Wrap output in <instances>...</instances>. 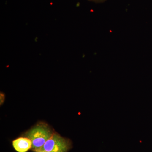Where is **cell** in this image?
Here are the masks:
<instances>
[{
  "mask_svg": "<svg viewBox=\"0 0 152 152\" xmlns=\"http://www.w3.org/2000/svg\"><path fill=\"white\" fill-rule=\"evenodd\" d=\"M14 149L18 152H27L31 149L32 143L29 139L22 137L14 140L12 142Z\"/></svg>",
  "mask_w": 152,
  "mask_h": 152,
  "instance_id": "cell-3",
  "label": "cell"
},
{
  "mask_svg": "<svg viewBox=\"0 0 152 152\" xmlns=\"http://www.w3.org/2000/svg\"><path fill=\"white\" fill-rule=\"evenodd\" d=\"M54 132L48 125L40 123L26 132L24 136L31 141V150L36 152L42 148Z\"/></svg>",
  "mask_w": 152,
  "mask_h": 152,
  "instance_id": "cell-1",
  "label": "cell"
},
{
  "mask_svg": "<svg viewBox=\"0 0 152 152\" xmlns=\"http://www.w3.org/2000/svg\"><path fill=\"white\" fill-rule=\"evenodd\" d=\"M35 152H48L46 151H44V150L40 149L38 150V151H36Z\"/></svg>",
  "mask_w": 152,
  "mask_h": 152,
  "instance_id": "cell-5",
  "label": "cell"
},
{
  "mask_svg": "<svg viewBox=\"0 0 152 152\" xmlns=\"http://www.w3.org/2000/svg\"><path fill=\"white\" fill-rule=\"evenodd\" d=\"M90 1H103V0H90Z\"/></svg>",
  "mask_w": 152,
  "mask_h": 152,
  "instance_id": "cell-6",
  "label": "cell"
},
{
  "mask_svg": "<svg viewBox=\"0 0 152 152\" xmlns=\"http://www.w3.org/2000/svg\"><path fill=\"white\" fill-rule=\"evenodd\" d=\"M5 100L4 94H3L2 93H1V105L3 103Z\"/></svg>",
  "mask_w": 152,
  "mask_h": 152,
  "instance_id": "cell-4",
  "label": "cell"
},
{
  "mask_svg": "<svg viewBox=\"0 0 152 152\" xmlns=\"http://www.w3.org/2000/svg\"><path fill=\"white\" fill-rule=\"evenodd\" d=\"M72 147V142L69 139L54 132L41 149L48 152H67Z\"/></svg>",
  "mask_w": 152,
  "mask_h": 152,
  "instance_id": "cell-2",
  "label": "cell"
}]
</instances>
